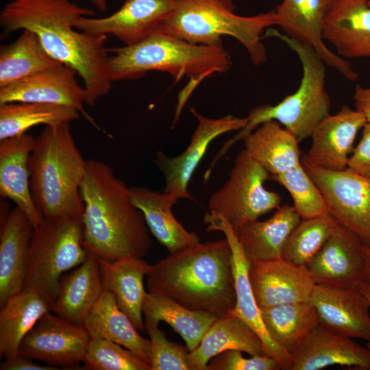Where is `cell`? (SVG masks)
<instances>
[{
  "label": "cell",
  "instance_id": "ab89813d",
  "mask_svg": "<svg viewBox=\"0 0 370 370\" xmlns=\"http://www.w3.org/2000/svg\"><path fill=\"white\" fill-rule=\"evenodd\" d=\"M145 328L150 336L151 370H191L186 345L167 340L158 324L145 321Z\"/></svg>",
  "mask_w": 370,
  "mask_h": 370
},
{
  "label": "cell",
  "instance_id": "ffe728a7",
  "mask_svg": "<svg viewBox=\"0 0 370 370\" xmlns=\"http://www.w3.org/2000/svg\"><path fill=\"white\" fill-rule=\"evenodd\" d=\"M310 301L320 324L340 334L370 342V304L357 286L316 284Z\"/></svg>",
  "mask_w": 370,
  "mask_h": 370
},
{
  "label": "cell",
  "instance_id": "cb8c5ba5",
  "mask_svg": "<svg viewBox=\"0 0 370 370\" xmlns=\"http://www.w3.org/2000/svg\"><path fill=\"white\" fill-rule=\"evenodd\" d=\"M34 140L25 133L0 141V194L21 210L34 227L43 219L35 206L29 186L28 162Z\"/></svg>",
  "mask_w": 370,
  "mask_h": 370
},
{
  "label": "cell",
  "instance_id": "2e32d148",
  "mask_svg": "<svg viewBox=\"0 0 370 370\" xmlns=\"http://www.w3.org/2000/svg\"><path fill=\"white\" fill-rule=\"evenodd\" d=\"M76 74L77 72L75 69L62 64L35 73L0 88V105L36 102L72 107L99 128L84 109L86 92L84 87L78 84Z\"/></svg>",
  "mask_w": 370,
  "mask_h": 370
},
{
  "label": "cell",
  "instance_id": "f1b7e54d",
  "mask_svg": "<svg viewBox=\"0 0 370 370\" xmlns=\"http://www.w3.org/2000/svg\"><path fill=\"white\" fill-rule=\"evenodd\" d=\"M82 325L90 338H104L116 343L150 366V339L145 338L138 333L109 292H102Z\"/></svg>",
  "mask_w": 370,
  "mask_h": 370
},
{
  "label": "cell",
  "instance_id": "ac0fdd59",
  "mask_svg": "<svg viewBox=\"0 0 370 370\" xmlns=\"http://www.w3.org/2000/svg\"><path fill=\"white\" fill-rule=\"evenodd\" d=\"M364 245L356 235L339 223L306 264L315 284L357 286L364 280Z\"/></svg>",
  "mask_w": 370,
  "mask_h": 370
},
{
  "label": "cell",
  "instance_id": "7bdbcfd3",
  "mask_svg": "<svg viewBox=\"0 0 370 370\" xmlns=\"http://www.w3.org/2000/svg\"><path fill=\"white\" fill-rule=\"evenodd\" d=\"M33 359L18 354L7 358L0 365L1 370H56L58 368L50 365H42L34 362Z\"/></svg>",
  "mask_w": 370,
  "mask_h": 370
},
{
  "label": "cell",
  "instance_id": "30bf717a",
  "mask_svg": "<svg viewBox=\"0 0 370 370\" xmlns=\"http://www.w3.org/2000/svg\"><path fill=\"white\" fill-rule=\"evenodd\" d=\"M301 163L324 197L329 214L370 247V177L348 167L342 171L320 168L303 156Z\"/></svg>",
  "mask_w": 370,
  "mask_h": 370
},
{
  "label": "cell",
  "instance_id": "b9f144b4",
  "mask_svg": "<svg viewBox=\"0 0 370 370\" xmlns=\"http://www.w3.org/2000/svg\"><path fill=\"white\" fill-rule=\"evenodd\" d=\"M347 167L357 173L370 177V121L362 128V136L349 157Z\"/></svg>",
  "mask_w": 370,
  "mask_h": 370
},
{
  "label": "cell",
  "instance_id": "484cf974",
  "mask_svg": "<svg viewBox=\"0 0 370 370\" xmlns=\"http://www.w3.org/2000/svg\"><path fill=\"white\" fill-rule=\"evenodd\" d=\"M130 193L133 204L143 214L150 232L169 254L200 243L198 235L188 232L174 217L172 208L179 199L175 196L142 186L130 188Z\"/></svg>",
  "mask_w": 370,
  "mask_h": 370
},
{
  "label": "cell",
  "instance_id": "f35d334b",
  "mask_svg": "<svg viewBox=\"0 0 370 370\" xmlns=\"http://www.w3.org/2000/svg\"><path fill=\"white\" fill-rule=\"evenodd\" d=\"M82 362L90 370H151L132 352L104 338H90Z\"/></svg>",
  "mask_w": 370,
  "mask_h": 370
},
{
  "label": "cell",
  "instance_id": "83f0119b",
  "mask_svg": "<svg viewBox=\"0 0 370 370\" xmlns=\"http://www.w3.org/2000/svg\"><path fill=\"white\" fill-rule=\"evenodd\" d=\"M237 349L251 356H267L259 335L243 320L230 313L218 318L206 332L199 345L190 352L191 370H206L209 361L217 354Z\"/></svg>",
  "mask_w": 370,
  "mask_h": 370
},
{
  "label": "cell",
  "instance_id": "d6a6232c",
  "mask_svg": "<svg viewBox=\"0 0 370 370\" xmlns=\"http://www.w3.org/2000/svg\"><path fill=\"white\" fill-rule=\"evenodd\" d=\"M49 311V304L34 292L23 289L13 294L1 308L0 356H16L23 338Z\"/></svg>",
  "mask_w": 370,
  "mask_h": 370
},
{
  "label": "cell",
  "instance_id": "1f68e13d",
  "mask_svg": "<svg viewBox=\"0 0 370 370\" xmlns=\"http://www.w3.org/2000/svg\"><path fill=\"white\" fill-rule=\"evenodd\" d=\"M143 313L145 321L159 324L162 321L171 325L185 341L190 352L199 345L218 319L206 312L186 308L166 295L149 291L143 302Z\"/></svg>",
  "mask_w": 370,
  "mask_h": 370
},
{
  "label": "cell",
  "instance_id": "52a82bcc",
  "mask_svg": "<svg viewBox=\"0 0 370 370\" xmlns=\"http://www.w3.org/2000/svg\"><path fill=\"white\" fill-rule=\"evenodd\" d=\"M173 12L160 31L194 45L222 47L223 36L236 38L247 49L254 64L267 60L261 42L263 31L275 25V11L252 16L235 13L232 0H174Z\"/></svg>",
  "mask_w": 370,
  "mask_h": 370
},
{
  "label": "cell",
  "instance_id": "3957f363",
  "mask_svg": "<svg viewBox=\"0 0 370 370\" xmlns=\"http://www.w3.org/2000/svg\"><path fill=\"white\" fill-rule=\"evenodd\" d=\"M146 277L149 292L217 318L230 314L236 305L232 251L226 238L169 254L151 264Z\"/></svg>",
  "mask_w": 370,
  "mask_h": 370
},
{
  "label": "cell",
  "instance_id": "7402d4cb",
  "mask_svg": "<svg viewBox=\"0 0 370 370\" xmlns=\"http://www.w3.org/2000/svg\"><path fill=\"white\" fill-rule=\"evenodd\" d=\"M322 38L343 58H370L369 0H332L324 18Z\"/></svg>",
  "mask_w": 370,
  "mask_h": 370
},
{
  "label": "cell",
  "instance_id": "7dc6e473",
  "mask_svg": "<svg viewBox=\"0 0 370 370\" xmlns=\"http://www.w3.org/2000/svg\"><path fill=\"white\" fill-rule=\"evenodd\" d=\"M93 5L101 11H106L107 5L106 0H91Z\"/></svg>",
  "mask_w": 370,
  "mask_h": 370
},
{
  "label": "cell",
  "instance_id": "ba28073f",
  "mask_svg": "<svg viewBox=\"0 0 370 370\" xmlns=\"http://www.w3.org/2000/svg\"><path fill=\"white\" fill-rule=\"evenodd\" d=\"M87 254L82 218L43 217L34 228L23 289L38 294L51 308L62 275Z\"/></svg>",
  "mask_w": 370,
  "mask_h": 370
},
{
  "label": "cell",
  "instance_id": "ee69618b",
  "mask_svg": "<svg viewBox=\"0 0 370 370\" xmlns=\"http://www.w3.org/2000/svg\"><path fill=\"white\" fill-rule=\"evenodd\" d=\"M356 110L361 112L370 121V88L356 85L353 96Z\"/></svg>",
  "mask_w": 370,
  "mask_h": 370
},
{
  "label": "cell",
  "instance_id": "4fadbf2b",
  "mask_svg": "<svg viewBox=\"0 0 370 370\" xmlns=\"http://www.w3.org/2000/svg\"><path fill=\"white\" fill-rule=\"evenodd\" d=\"M175 5L174 0H126L108 16L80 17L75 28L92 34L112 35L126 46L133 45L160 30Z\"/></svg>",
  "mask_w": 370,
  "mask_h": 370
},
{
  "label": "cell",
  "instance_id": "6da1fadb",
  "mask_svg": "<svg viewBox=\"0 0 370 370\" xmlns=\"http://www.w3.org/2000/svg\"><path fill=\"white\" fill-rule=\"evenodd\" d=\"M95 14L71 0H12L1 11L0 25L7 32L29 29L35 33L47 54L80 75L86 104L92 106L111 88L105 47L108 36L74 28L78 18Z\"/></svg>",
  "mask_w": 370,
  "mask_h": 370
},
{
  "label": "cell",
  "instance_id": "277c9868",
  "mask_svg": "<svg viewBox=\"0 0 370 370\" xmlns=\"http://www.w3.org/2000/svg\"><path fill=\"white\" fill-rule=\"evenodd\" d=\"M86 161L75 144L69 122L46 126L35 138L28 162L29 186L42 217H83L80 188Z\"/></svg>",
  "mask_w": 370,
  "mask_h": 370
},
{
  "label": "cell",
  "instance_id": "bcb514c9",
  "mask_svg": "<svg viewBox=\"0 0 370 370\" xmlns=\"http://www.w3.org/2000/svg\"><path fill=\"white\" fill-rule=\"evenodd\" d=\"M357 287L363 293L370 304V281H362L357 285Z\"/></svg>",
  "mask_w": 370,
  "mask_h": 370
},
{
  "label": "cell",
  "instance_id": "d6986e66",
  "mask_svg": "<svg viewBox=\"0 0 370 370\" xmlns=\"http://www.w3.org/2000/svg\"><path fill=\"white\" fill-rule=\"evenodd\" d=\"M366 123L361 112L343 106L338 112L328 114L318 123L310 136V147L302 156L312 164L327 170L347 169L356 136Z\"/></svg>",
  "mask_w": 370,
  "mask_h": 370
},
{
  "label": "cell",
  "instance_id": "74e56055",
  "mask_svg": "<svg viewBox=\"0 0 370 370\" xmlns=\"http://www.w3.org/2000/svg\"><path fill=\"white\" fill-rule=\"evenodd\" d=\"M271 180L288 191L293 200V208L301 219L329 214L324 197L301 163L291 171L271 176Z\"/></svg>",
  "mask_w": 370,
  "mask_h": 370
},
{
  "label": "cell",
  "instance_id": "c3c4849f",
  "mask_svg": "<svg viewBox=\"0 0 370 370\" xmlns=\"http://www.w3.org/2000/svg\"><path fill=\"white\" fill-rule=\"evenodd\" d=\"M366 347H367L369 349V350L370 351V342H367V346H366Z\"/></svg>",
  "mask_w": 370,
  "mask_h": 370
},
{
  "label": "cell",
  "instance_id": "9a60e30c",
  "mask_svg": "<svg viewBox=\"0 0 370 370\" xmlns=\"http://www.w3.org/2000/svg\"><path fill=\"white\" fill-rule=\"evenodd\" d=\"M204 222L208 231L222 232L227 239L232 251V272L236 291V305L231 313L248 324L261 338L268 356L278 360L283 369L291 370L293 358L280 347L269 336L261 316L249 278L250 262L246 258L241 242L232 227L223 218L207 212Z\"/></svg>",
  "mask_w": 370,
  "mask_h": 370
},
{
  "label": "cell",
  "instance_id": "8992f818",
  "mask_svg": "<svg viewBox=\"0 0 370 370\" xmlns=\"http://www.w3.org/2000/svg\"><path fill=\"white\" fill-rule=\"evenodd\" d=\"M271 35L284 41L297 53L303 70L299 88L276 105H262L252 109L246 116V124L224 143L211 162L210 170L233 145L265 121H277L301 140L310 137L318 123L330 114L331 101L325 90V62L310 46L276 30H272Z\"/></svg>",
  "mask_w": 370,
  "mask_h": 370
},
{
  "label": "cell",
  "instance_id": "7a4b0ae2",
  "mask_svg": "<svg viewBox=\"0 0 370 370\" xmlns=\"http://www.w3.org/2000/svg\"><path fill=\"white\" fill-rule=\"evenodd\" d=\"M80 193L84 203V244L99 258L114 261L144 257L152 241L130 188L103 162L86 161Z\"/></svg>",
  "mask_w": 370,
  "mask_h": 370
},
{
  "label": "cell",
  "instance_id": "681fc988",
  "mask_svg": "<svg viewBox=\"0 0 370 370\" xmlns=\"http://www.w3.org/2000/svg\"><path fill=\"white\" fill-rule=\"evenodd\" d=\"M369 4L370 5V0H369Z\"/></svg>",
  "mask_w": 370,
  "mask_h": 370
},
{
  "label": "cell",
  "instance_id": "836d02e7",
  "mask_svg": "<svg viewBox=\"0 0 370 370\" xmlns=\"http://www.w3.org/2000/svg\"><path fill=\"white\" fill-rule=\"evenodd\" d=\"M260 311L271 338L291 354L320 323L310 300L260 308Z\"/></svg>",
  "mask_w": 370,
  "mask_h": 370
},
{
  "label": "cell",
  "instance_id": "4dcf8cb0",
  "mask_svg": "<svg viewBox=\"0 0 370 370\" xmlns=\"http://www.w3.org/2000/svg\"><path fill=\"white\" fill-rule=\"evenodd\" d=\"M300 220L293 206L284 205L279 206L269 219L250 221L235 234L250 263L282 258L284 244Z\"/></svg>",
  "mask_w": 370,
  "mask_h": 370
},
{
  "label": "cell",
  "instance_id": "e575fe53",
  "mask_svg": "<svg viewBox=\"0 0 370 370\" xmlns=\"http://www.w3.org/2000/svg\"><path fill=\"white\" fill-rule=\"evenodd\" d=\"M60 64L47 54L35 33L23 29L16 40L1 47L0 88Z\"/></svg>",
  "mask_w": 370,
  "mask_h": 370
},
{
  "label": "cell",
  "instance_id": "d4e9b609",
  "mask_svg": "<svg viewBox=\"0 0 370 370\" xmlns=\"http://www.w3.org/2000/svg\"><path fill=\"white\" fill-rule=\"evenodd\" d=\"M103 291L99 258L88 251L85 260L61 278L50 311L72 323L83 325Z\"/></svg>",
  "mask_w": 370,
  "mask_h": 370
},
{
  "label": "cell",
  "instance_id": "e0dca14e",
  "mask_svg": "<svg viewBox=\"0 0 370 370\" xmlns=\"http://www.w3.org/2000/svg\"><path fill=\"white\" fill-rule=\"evenodd\" d=\"M249 278L260 308L309 301L316 285L306 266L283 258L250 263Z\"/></svg>",
  "mask_w": 370,
  "mask_h": 370
},
{
  "label": "cell",
  "instance_id": "f6af8a7d",
  "mask_svg": "<svg viewBox=\"0 0 370 370\" xmlns=\"http://www.w3.org/2000/svg\"><path fill=\"white\" fill-rule=\"evenodd\" d=\"M365 273L364 280L370 281V247L364 245Z\"/></svg>",
  "mask_w": 370,
  "mask_h": 370
},
{
  "label": "cell",
  "instance_id": "f546056e",
  "mask_svg": "<svg viewBox=\"0 0 370 370\" xmlns=\"http://www.w3.org/2000/svg\"><path fill=\"white\" fill-rule=\"evenodd\" d=\"M243 140L248 155L271 177L291 171L301 164L299 140L277 121L262 123Z\"/></svg>",
  "mask_w": 370,
  "mask_h": 370
},
{
  "label": "cell",
  "instance_id": "60d3db41",
  "mask_svg": "<svg viewBox=\"0 0 370 370\" xmlns=\"http://www.w3.org/2000/svg\"><path fill=\"white\" fill-rule=\"evenodd\" d=\"M282 364L268 356H254L246 358L237 349L224 351L213 357L208 363L206 370H280Z\"/></svg>",
  "mask_w": 370,
  "mask_h": 370
},
{
  "label": "cell",
  "instance_id": "8d00e7d4",
  "mask_svg": "<svg viewBox=\"0 0 370 370\" xmlns=\"http://www.w3.org/2000/svg\"><path fill=\"white\" fill-rule=\"evenodd\" d=\"M338 224L330 214L301 219L284 244L282 258L297 265L306 266Z\"/></svg>",
  "mask_w": 370,
  "mask_h": 370
},
{
  "label": "cell",
  "instance_id": "8fae6325",
  "mask_svg": "<svg viewBox=\"0 0 370 370\" xmlns=\"http://www.w3.org/2000/svg\"><path fill=\"white\" fill-rule=\"evenodd\" d=\"M90 340L82 325L49 311L23 338L18 354L52 367H73L83 361Z\"/></svg>",
  "mask_w": 370,
  "mask_h": 370
},
{
  "label": "cell",
  "instance_id": "7c38bea8",
  "mask_svg": "<svg viewBox=\"0 0 370 370\" xmlns=\"http://www.w3.org/2000/svg\"><path fill=\"white\" fill-rule=\"evenodd\" d=\"M190 110L197 118L198 125L189 145L181 154L173 158L158 151L156 164L165 179L164 192L177 199L194 200L187 186L210 143L223 134L241 130L246 124L247 118L227 115L219 119H210L199 114L193 108Z\"/></svg>",
  "mask_w": 370,
  "mask_h": 370
},
{
  "label": "cell",
  "instance_id": "4316f807",
  "mask_svg": "<svg viewBox=\"0 0 370 370\" xmlns=\"http://www.w3.org/2000/svg\"><path fill=\"white\" fill-rule=\"evenodd\" d=\"M150 265L141 258L108 261L99 258L103 290L115 298L119 308L140 332L145 329L143 305L147 295L143 280Z\"/></svg>",
  "mask_w": 370,
  "mask_h": 370
},
{
  "label": "cell",
  "instance_id": "d590c367",
  "mask_svg": "<svg viewBox=\"0 0 370 370\" xmlns=\"http://www.w3.org/2000/svg\"><path fill=\"white\" fill-rule=\"evenodd\" d=\"M80 112L66 106L18 102L0 105V141L26 133L33 126H53L79 118Z\"/></svg>",
  "mask_w": 370,
  "mask_h": 370
},
{
  "label": "cell",
  "instance_id": "603a6c76",
  "mask_svg": "<svg viewBox=\"0 0 370 370\" xmlns=\"http://www.w3.org/2000/svg\"><path fill=\"white\" fill-rule=\"evenodd\" d=\"M0 308L23 290L34 226L16 206L0 219Z\"/></svg>",
  "mask_w": 370,
  "mask_h": 370
},
{
  "label": "cell",
  "instance_id": "44dd1931",
  "mask_svg": "<svg viewBox=\"0 0 370 370\" xmlns=\"http://www.w3.org/2000/svg\"><path fill=\"white\" fill-rule=\"evenodd\" d=\"M292 356L291 370H319L333 365L370 369V351L367 347L320 323Z\"/></svg>",
  "mask_w": 370,
  "mask_h": 370
},
{
  "label": "cell",
  "instance_id": "5bb4252c",
  "mask_svg": "<svg viewBox=\"0 0 370 370\" xmlns=\"http://www.w3.org/2000/svg\"><path fill=\"white\" fill-rule=\"evenodd\" d=\"M332 1L283 0L274 10L275 25L289 38L312 47L325 64L354 82L358 74L348 61L330 51L322 38L323 21Z\"/></svg>",
  "mask_w": 370,
  "mask_h": 370
},
{
  "label": "cell",
  "instance_id": "5b68a950",
  "mask_svg": "<svg viewBox=\"0 0 370 370\" xmlns=\"http://www.w3.org/2000/svg\"><path fill=\"white\" fill-rule=\"evenodd\" d=\"M107 73L112 82L136 79L148 71L166 72L180 80L192 79L187 97L202 79L231 66V58L223 46L194 45L158 30L133 45L110 49Z\"/></svg>",
  "mask_w": 370,
  "mask_h": 370
},
{
  "label": "cell",
  "instance_id": "9c48e42d",
  "mask_svg": "<svg viewBox=\"0 0 370 370\" xmlns=\"http://www.w3.org/2000/svg\"><path fill=\"white\" fill-rule=\"evenodd\" d=\"M269 179L263 166L245 149L241 151L228 180L211 195L209 213L223 218L236 233L245 224L280 206V195L264 187Z\"/></svg>",
  "mask_w": 370,
  "mask_h": 370
}]
</instances>
